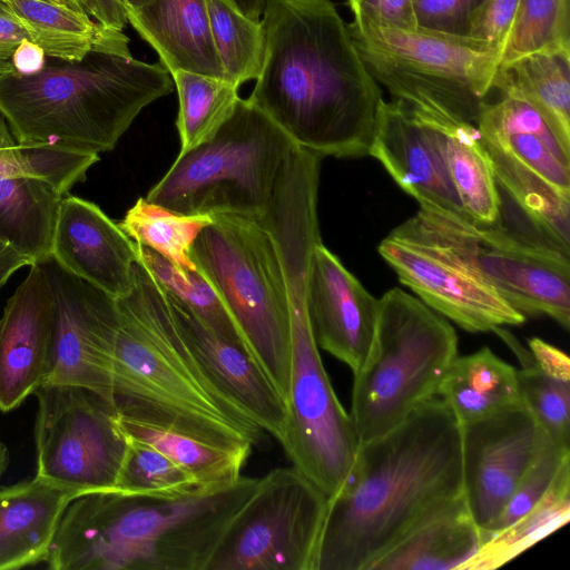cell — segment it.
<instances>
[{
    "label": "cell",
    "mask_w": 570,
    "mask_h": 570,
    "mask_svg": "<svg viewBox=\"0 0 570 570\" xmlns=\"http://www.w3.org/2000/svg\"><path fill=\"white\" fill-rule=\"evenodd\" d=\"M72 1L79 11H82V12H86L87 14H89L88 0H72Z\"/></svg>",
    "instance_id": "53"
},
{
    "label": "cell",
    "mask_w": 570,
    "mask_h": 570,
    "mask_svg": "<svg viewBox=\"0 0 570 570\" xmlns=\"http://www.w3.org/2000/svg\"><path fill=\"white\" fill-rule=\"evenodd\" d=\"M170 75L179 98L176 125L181 155L210 139L228 119L239 99L238 87L184 70Z\"/></svg>",
    "instance_id": "33"
},
{
    "label": "cell",
    "mask_w": 570,
    "mask_h": 570,
    "mask_svg": "<svg viewBox=\"0 0 570 570\" xmlns=\"http://www.w3.org/2000/svg\"><path fill=\"white\" fill-rule=\"evenodd\" d=\"M257 479L183 498L92 492L67 505L46 562L52 570H205Z\"/></svg>",
    "instance_id": "4"
},
{
    "label": "cell",
    "mask_w": 570,
    "mask_h": 570,
    "mask_svg": "<svg viewBox=\"0 0 570 570\" xmlns=\"http://www.w3.org/2000/svg\"><path fill=\"white\" fill-rule=\"evenodd\" d=\"M544 51H570L569 0H519L500 65Z\"/></svg>",
    "instance_id": "38"
},
{
    "label": "cell",
    "mask_w": 570,
    "mask_h": 570,
    "mask_svg": "<svg viewBox=\"0 0 570 570\" xmlns=\"http://www.w3.org/2000/svg\"><path fill=\"white\" fill-rule=\"evenodd\" d=\"M33 394L36 475L79 495L112 491L128 445L114 404L77 385L41 384Z\"/></svg>",
    "instance_id": "13"
},
{
    "label": "cell",
    "mask_w": 570,
    "mask_h": 570,
    "mask_svg": "<svg viewBox=\"0 0 570 570\" xmlns=\"http://www.w3.org/2000/svg\"><path fill=\"white\" fill-rule=\"evenodd\" d=\"M377 250L403 285L465 331L487 332L525 322L492 288L430 247L389 235Z\"/></svg>",
    "instance_id": "16"
},
{
    "label": "cell",
    "mask_w": 570,
    "mask_h": 570,
    "mask_svg": "<svg viewBox=\"0 0 570 570\" xmlns=\"http://www.w3.org/2000/svg\"><path fill=\"white\" fill-rule=\"evenodd\" d=\"M99 155L47 142H17V173L50 184L63 197L86 178Z\"/></svg>",
    "instance_id": "40"
},
{
    "label": "cell",
    "mask_w": 570,
    "mask_h": 570,
    "mask_svg": "<svg viewBox=\"0 0 570 570\" xmlns=\"http://www.w3.org/2000/svg\"><path fill=\"white\" fill-rule=\"evenodd\" d=\"M17 140L0 114V176L17 171Z\"/></svg>",
    "instance_id": "48"
},
{
    "label": "cell",
    "mask_w": 570,
    "mask_h": 570,
    "mask_svg": "<svg viewBox=\"0 0 570 570\" xmlns=\"http://www.w3.org/2000/svg\"><path fill=\"white\" fill-rule=\"evenodd\" d=\"M297 147L263 110L239 98L213 137L178 155L145 198L181 215L258 219Z\"/></svg>",
    "instance_id": "6"
},
{
    "label": "cell",
    "mask_w": 570,
    "mask_h": 570,
    "mask_svg": "<svg viewBox=\"0 0 570 570\" xmlns=\"http://www.w3.org/2000/svg\"><path fill=\"white\" fill-rule=\"evenodd\" d=\"M570 519V459L525 514L493 533L459 570H494L563 527Z\"/></svg>",
    "instance_id": "31"
},
{
    "label": "cell",
    "mask_w": 570,
    "mask_h": 570,
    "mask_svg": "<svg viewBox=\"0 0 570 570\" xmlns=\"http://www.w3.org/2000/svg\"><path fill=\"white\" fill-rule=\"evenodd\" d=\"M55 302L42 264H33L0 318V410L19 406L41 385L51 350Z\"/></svg>",
    "instance_id": "19"
},
{
    "label": "cell",
    "mask_w": 570,
    "mask_h": 570,
    "mask_svg": "<svg viewBox=\"0 0 570 570\" xmlns=\"http://www.w3.org/2000/svg\"><path fill=\"white\" fill-rule=\"evenodd\" d=\"M438 396L450 406L461 424L523 403L517 367L489 347L458 355L441 382Z\"/></svg>",
    "instance_id": "29"
},
{
    "label": "cell",
    "mask_w": 570,
    "mask_h": 570,
    "mask_svg": "<svg viewBox=\"0 0 570 570\" xmlns=\"http://www.w3.org/2000/svg\"><path fill=\"white\" fill-rule=\"evenodd\" d=\"M517 356L518 383L522 401L532 412L549 439L559 448L570 450V383L546 374L529 348L502 327L492 330Z\"/></svg>",
    "instance_id": "36"
},
{
    "label": "cell",
    "mask_w": 570,
    "mask_h": 570,
    "mask_svg": "<svg viewBox=\"0 0 570 570\" xmlns=\"http://www.w3.org/2000/svg\"><path fill=\"white\" fill-rule=\"evenodd\" d=\"M210 30L225 80L239 86L257 79L264 59V31L226 0H207Z\"/></svg>",
    "instance_id": "37"
},
{
    "label": "cell",
    "mask_w": 570,
    "mask_h": 570,
    "mask_svg": "<svg viewBox=\"0 0 570 570\" xmlns=\"http://www.w3.org/2000/svg\"><path fill=\"white\" fill-rule=\"evenodd\" d=\"M537 365L551 377L570 383V360L558 347L539 337H532L528 342Z\"/></svg>",
    "instance_id": "46"
},
{
    "label": "cell",
    "mask_w": 570,
    "mask_h": 570,
    "mask_svg": "<svg viewBox=\"0 0 570 570\" xmlns=\"http://www.w3.org/2000/svg\"><path fill=\"white\" fill-rule=\"evenodd\" d=\"M481 0H412L416 27L464 35L469 14Z\"/></svg>",
    "instance_id": "43"
},
{
    "label": "cell",
    "mask_w": 570,
    "mask_h": 570,
    "mask_svg": "<svg viewBox=\"0 0 570 570\" xmlns=\"http://www.w3.org/2000/svg\"><path fill=\"white\" fill-rule=\"evenodd\" d=\"M229 4H232L236 10H238L244 16L255 20L261 21V17L263 14L265 4L267 0H226Z\"/></svg>",
    "instance_id": "50"
},
{
    "label": "cell",
    "mask_w": 570,
    "mask_h": 570,
    "mask_svg": "<svg viewBox=\"0 0 570 570\" xmlns=\"http://www.w3.org/2000/svg\"><path fill=\"white\" fill-rule=\"evenodd\" d=\"M24 266H31V263L0 237V286Z\"/></svg>",
    "instance_id": "49"
},
{
    "label": "cell",
    "mask_w": 570,
    "mask_h": 570,
    "mask_svg": "<svg viewBox=\"0 0 570 570\" xmlns=\"http://www.w3.org/2000/svg\"><path fill=\"white\" fill-rule=\"evenodd\" d=\"M118 422L127 439L146 443L160 451L188 472L203 488H219L237 481L250 455L120 415Z\"/></svg>",
    "instance_id": "32"
},
{
    "label": "cell",
    "mask_w": 570,
    "mask_h": 570,
    "mask_svg": "<svg viewBox=\"0 0 570 570\" xmlns=\"http://www.w3.org/2000/svg\"><path fill=\"white\" fill-rule=\"evenodd\" d=\"M59 61L30 76L0 77V114L18 142L109 151L145 107L174 89L161 62L130 52L96 49Z\"/></svg>",
    "instance_id": "5"
},
{
    "label": "cell",
    "mask_w": 570,
    "mask_h": 570,
    "mask_svg": "<svg viewBox=\"0 0 570 570\" xmlns=\"http://www.w3.org/2000/svg\"><path fill=\"white\" fill-rule=\"evenodd\" d=\"M550 441L524 402L461 424L463 494L484 542L519 481Z\"/></svg>",
    "instance_id": "15"
},
{
    "label": "cell",
    "mask_w": 570,
    "mask_h": 570,
    "mask_svg": "<svg viewBox=\"0 0 570 570\" xmlns=\"http://www.w3.org/2000/svg\"><path fill=\"white\" fill-rule=\"evenodd\" d=\"M519 0H481L469 14L464 36L490 43L502 52Z\"/></svg>",
    "instance_id": "42"
},
{
    "label": "cell",
    "mask_w": 570,
    "mask_h": 570,
    "mask_svg": "<svg viewBox=\"0 0 570 570\" xmlns=\"http://www.w3.org/2000/svg\"><path fill=\"white\" fill-rule=\"evenodd\" d=\"M368 155L382 164L420 207H433L469 218L433 128L402 100L382 102Z\"/></svg>",
    "instance_id": "17"
},
{
    "label": "cell",
    "mask_w": 570,
    "mask_h": 570,
    "mask_svg": "<svg viewBox=\"0 0 570 570\" xmlns=\"http://www.w3.org/2000/svg\"><path fill=\"white\" fill-rule=\"evenodd\" d=\"M288 309L291 371L279 443L292 465L331 499L345 482L360 442L323 365L308 305Z\"/></svg>",
    "instance_id": "12"
},
{
    "label": "cell",
    "mask_w": 570,
    "mask_h": 570,
    "mask_svg": "<svg viewBox=\"0 0 570 570\" xmlns=\"http://www.w3.org/2000/svg\"><path fill=\"white\" fill-rule=\"evenodd\" d=\"M63 196L42 179L20 173L0 176V237L31 265L51 259Z\"/></svg>",
    "instance_id": "28"
},
{
    "label": "cell",
    "mask_w": 570,
    "mask_h": 570,
    "mask_svg": "<svg viewBox=\"0 0 570 570\" xmlns=\"http://www.w3.org/2000/svg\"><path fill=\"white\" fill-rule=\"evenodd\" d=\"M118 307L110 364L118 415L250 454L264 431L208 379L137 259L132 289Z\"/></svg>",
    "instance_id": "3"
},
{
    "label": "cell",
    "mask_w": 570,
    "mask_h": 570,
    "mask_svg": "<svg viewBox=\"0 0 570 570\" xmlns=\"http://www.w3.org/2000/svg\"><path fill=\"white\" fill-rule=\"evenodd\" d=\"M494 89L529 102L570 147V51H544L500 65Z\"/></svg>",
    "instance_id": "30"
},
{
    "label": "cell",
    "mask_w": 570,
    "mask_h": 570,
    "mask_svg": "<svg viewBox=\"0 0 570 570\" xmlns=\"http://www.w3.org/2000/svg\"><path fill=\"white\" fill-rule=\"evenodd\" d=\"M462 493L461 423L436 396L358 443L328 499L315 570H368L420 519Z\"/></svg>",
    "instance_id": "2"
},
{
    "label": "cell",
    "mask_w": 570,
    "mask_h": 570,
    "mask_svg": "<svg viewBox=\"0 0 570 570\" xmlns=\"http://www.w3.org/2000/svg\"><path fill=\"white\" fill-rule=\"evenodd\" d=\"M165 295L183 338L208 379L279 442L286 423V405L258 364L244 347L224 340L185 305Z\"/></svg>",
    "instance_id": "21"
},
{
    "label": "cell",
    "mask_w": 570,
    "mask_h": 570,
    "mask_svg": "<svg viewBox=\"0 0 570 570\" xmlns=\"http://www.w3.org/2000/svg\"><path fill=\"white\" fill-rule=\"evenodd\" d=\"M327 497L295 466L257 479L205 570H315Z\"/></svg>",
    "instance_id": "11"
},
{
    "label": "cell",
    "mask_w": 570,
    "mask_h": 570,
    "mask_svg": "<svg viewBox=\"0 0 570 570\" xmlns=\"http://www.w3.org/2000/svg\"><path fill=\"white\" fill-rule=\"evenodd\" d=\"M49 1H53V2H58V3H62V4H66L75 10H78L77 7L75 6L73 1L72 0H49ZM79 11V10H78Z\"/></svg>",
    "instance_id": "54"
},
{
    "label": "cell",
    "mask_w": 570,
    "mask_h": 570,
    "mask_svg": "<svg viewBox=\"0 0 570 570\" xmlns=\"http://www.w3.org/2000/svg\"><path fill=\"white\" fill-rule=\"evenodd\" d=\"M126 13L170 73L184 70L225 79L210 30L207 0H154Z\"/></svg>",
    "instance_id": "24"
},
{
    "label": "cell",
    "mask_w": 570,
    "mask_h": 570,
    "mask_svg": "<svg viewBox=\"0 0 570 570\" xmlns=\"http://www.w3.org/2000/svg\"><path fill=\"white\" fill-rule=\"evenodd\" d=\"M9 464V451L3 442L0 441V481Z\"/></svg>",
    "instance_id": "51"
},
{
    "label": "cell",
    "mask_w": 570,
    "mask_h": 570,
    "mask_svg": "<svg viewBox=\"0 0 570 570\" xmlns=\"http://www.w3.org/2000/svg\"><path fill=\"white\" fill-rule=\"evenodd\" d=\"M410 108L433 128L465 215L481 225L495 224L500 218L502 202L475 124L441 109Z\"/></svg>",
    "instance_id": "26"
},
{
    "label": "cell",
    "mask_w": 570,
    "mask_h": 570,
    "mask_svg": "<svg viewBox=\"0 0 570 570\" xmlns=\"http://www.w3.org/2000/svg\"><path fill=\"white\" fill-rule=\"evenodd\" d=\"M77 497L39 475L0 487V570L46 561L61 517Z\"/></svg>",
    "instance_id": "23"
},
{
    "label": "cell",
    "mask_w": 570,
    "mask_h": 570,
    "mask_svg": "<svg viewBox=\"0 0 570 570\" xmlns=\"http://www.w3.org/2000/svg\"><path fill=\"white\" fill-rule=\"evenodd\" d=\"M55 302L47 371L41 384L77 385L112 403L111 354L118 299L72 276L52 259L42 264Z\"/></svg>",
    "instance_id": "14"
},
{
    "label": "cell",
    "mask_w": 570,
    "mask_h": 570,
    "mask_svg": "<svg viewBox=\"0 0 570 570\" xmlns=\"http://www.w3.org/2000/svg\"><path fill=\"white\" fill-rule=\"evenodd\" d=\"M135 248L137 261L168 296L185 305L217 335L246 350L233 318L198 269H180L145 245L135 243Z\"/></svg>",
    "instance_id": "34"
},
{
    "label": "cell",
    "mask_w": 570,
    "mask_h": 570,
    "mask_svg": "<svg viewBox=\"0 0 570 570\" xmlns=\"http://www.w3.org/2000/svg\"><path fill=\"white\" fill-rule=\"evenodd\" d=\"M127 440V450L112 491L175 499L214 489L199 485L188 472L153 446Z\"/></svg>",
    "instance_id": "39"
},
{
    "label": "cell",
    "mask_w": 570,
    "mask_h": 570,
    "mask_svg": "<svg viewBox=\"0 0 570 570\" xmlns=\"http://www.w3.org/2000/svg\"><path fill=\"white\" fill-rule=\"evenodd\" d=\"M458 355L456 332L444 316L403 289L385 292L368 352L353 373L350 415L358 442L385 434L436 397Z\"/></svg>",
    "instance_id": "7"
},
{
    "label": "cell",
    "mask_w": 570,
    "mask_h": 570,
    "mask_svg": "<svg viewBox=\"0 0 570 570\" xmlns=\"http://www.w3.org/2000/svg\"><path fill=\"white\" fill-rule=\"evenodd\" d=\"M30 41L47 57L78 61L92 50L128 53L129 39L121 30L92 21L89 14L49 0H3Z\"/></svg>",
    "instance_id": "27"
},
{
    "label": "cell",
    "mask_w": 570,
    "mask_h": 570,
    "mask_svg": "<svg viewBox=\"0 0 570 570\" xmlns=\"http://www.w3.org/2000/svg\"><path fill=\"white\" fill-rule=\"evenodd\" d=\"M51 259L72 276L119 299L134 286L135 243L95 203L61 199Z\"/></svg>",
    "instance_id": "18"
},
{
    "label": "cell",
    "mask_w": 570,
    "mask_h": 570,
    "mask_svg": "<svg viewBox=\"0 0 570 570\" xmlns=\"http://www.w3.org/2000/svg\"><path fill=\"white\" fill-rule=\"evenodd\" d=\"M483 542L462 493L420 519L368 570H459Z\"/></svg>",
    "instance_id": "25"
},
{
    "label": "cell",
    "mask_w": 570,
    "mask_h": 570,
    "mask_svg": "<svg viewBox=\"0 0 570 570\" xmlns=\"http://www.w3.org/2000/svg\"><path fill=\"white\" fill-rule=\"evenodd\" d=\"M264 59L248 99L298 147L368 155L384 99L331 0H267Z\"/></svg>",
    "instance_id": "1"
},
{
    "label": "cell",
    "mask_w": 570,
    "mask_h": 570,
    "mask_svg": "<svg viewBox=\"0 0 570 570\" xmlns=\"http://www.w3.org/2000/svg\"><path fill=\"white\" fill-rule=\"evenodd\" d=\"M119 1L127 12L129 10L139 9V8L150 3L154 0H119Z\"/></svg>",
    "instance_id": "52"
},
{
    "label": "cell",
    "mask_w": 570,
    "mask_h": 570,
    "mask_svg": "<svg viewBox=\"0 0 570 570\" xmlns=\"http://www.w3.org/2000/svg\"><path fill=\"white\" fill-rule=\"evenodd\" d=\"M569 459L570 450L561 449L550 441L519 481L490 528L488 539L531 510L548 492L560 468Z\"/></svg>",
    "instance_id": "41"
},
{
    "label": "cell",
    "mask_w": 570,
    "mask_h": 570,
    "mask_svg": "<svg viewBox=\"0 0 570 570\" xmlns=\"http://www.w3.org/2000/svg\"><path fill=\"white\" fill-rule=\"evenodd\" d=\"M377 307L379 299L318 243L308 282V313L318 347L356 372L373 338Z\"/></svg>",
    "instance_id": "20"
},
{
    "label": "cell",
    "mask_w": 570,
    "mask_h": 570,
    "mask_svg": "<svg viewBox=\"0 0 570 570\" xmlns=\"http://www.w3.org/2000/svg\"><path fill=\"white\" fill-rule=\"evenodd\" d=\"M347 28L367 70L394 99L476 122L494 89L500 49L464 35L419 27L353 20Z\"/></svg>",
    "instance_id": "10"
},
{
    "label": "cell",
    "mask_w": 570,
    "mask_h": 570,
    "mask_svg": "<svg viewBox=\"0 0 570 570\" xmlns=\"http://www.w3.org/2000/svg\"><path fill=\"white\" fill-rule=\"evenodd\" d=\"M475 126L489 158L570 195V147L523 98L502 92L487 101Z\"/></svg>",
    "instance_id": "22"
},
{
    "label": "cell",
    "mask_w": 570,
    "mask_h": 570,
    "mask_svg": "<svg viewBox=\"0 0 570 570\" xmlns=\"http://www.w3.org/2000/svg\"><path fill=\"white\" fill-rule=\"evenodd\" d=\"M27 39L30 40L21 23L0 0V71L13 65L20 45Z\"/></svg>",
    "instance_id": "45"
},
{
    "label": "cell",
    "mask_w": 570,
    "mask_h": 570,
    "mask_svg": "<svg viewBox=\"0 0 570 570\" xmlns=\"http://www.w3.org/2000/svg\"><path fill=\"white\" fill-rule=\"evenodd\" d=\"M238 328L245 347L284 402L291 371V318L275 243L256 219L215 215L190 249Z\"/></svg>",
    "instance_id": "8"
},
{
    "label": "cell",
    "mask_w": 570,
    "mask_h": 570,
    "mask_svg": "<svg viewBox=\"0 0 570 570\" xmlns=\"http://www.w3.org/2000/svg\"><path fill=\"white\" fill-rule=\"evenodd\" d=\"M391 236L430 247L488 285L524 316L570 325V259L541 236L420 207Z\"/></svg>",
    "instance_id": "9"
},
{
    "label": "cell",
    "mask_w": 570,
    "mask_h": 570,
    "mask_svg": "<svg viewBox=\"0 0 570 570\" xmlns=\"http://www.w3.org/2000/svg\"><path fill=\"white\" fill-rule=\"evenodd\" d=\"M89 16L107 28L121 30L128 22L127 13L119 0H88Z\"/></svg>",
    "instance_id": "47"
},
{
    "label": "cell",
    "mask_w": 570,
    "mask_h": 570,
    "mask_svg": "<svg viewBox=\"0 0 570 570\" xmlns=\"http://www.w3.org/2000/svg\"><path fill=\"white\" fill-rule=\"evenodd\" d=\"M212 216L181 215L139 197L118 225L136 244L145 245L180 269H197L190 249Z\"/></svg>",
    "instance_id": "35"
},
{
    "label": "cell",
    "mask_w": 570,
    "mask_h": 570,
    "mask_svg": "<svg viewBox=\"0 0 570 570\" xmlns=\"http://www.w3.org/2000/svg\"><path fill=\"white\" fill-rule=\"evenodd\" d=\"M355 21L416 28L412 0H347Z\"/></svg>",
    "instance_id": "44"
}]
</instances>
